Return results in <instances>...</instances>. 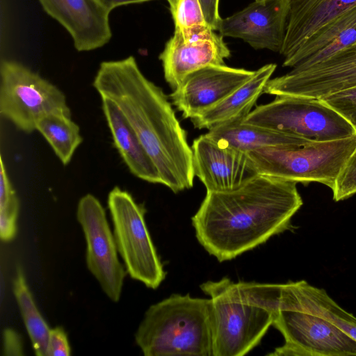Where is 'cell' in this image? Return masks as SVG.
I'll return each mask as SVG.
<instances>
[{"mask_svg": "<svg viewBox=\"0 0 356 356\" xmlns=\"http://www.w3.org/2000/svg\"><path fill=\"white\" fill-rule=\"evenodd\" d=\"M296 184L258 174L235 189L207 191L191 218L198 242L222 262L293 228L302 205Z\"/></svg>", "mask_w": 356, "mask_h": 356, "instance_id": "obj_1", "label": "cell"}, {"mask_svg": "<svg viewBox=\"0 0 356 356\" xmlns=\"http://www.w3.org/2000/svg\"><path fill=\"white\" fill-rule=\"evenodd\" d=\"M92 85L112 100L136 132L155 165L161 184L178 193L193 186V151L172 104L148 79L133 56L103 61Z\"/></svg>", "mask_w": 356, "mask_h": 356, "instance_id": "obj_2", "label": "cell"}, {"mask_svg": "<svg viewBox=\"0 0 356 356\" xmlns=\"http://www.w3.org/2000/svg\"><path fill=\"white\" fill-rule=\"evenodd\" d=\"M211 300L172 294L151 305L136 333L145 356H212Z\"/></svg>", "mask_w": 356, "mask_h": 356, "instance_id": "obj_3", "label": "cell"}, {"mask_svg": "<svg viewBox=\"0 0 356 356\" xmlns=\"http://www.w3.org/2000/svg\"><path fill=\"white\" fill-rule=\"evenodd\" d=\"M200 287L211 300L212 356H242L260 343L273 311L255 300L243 282L223 277Z\"/></svg>", "mask_w": 356, "mask_h": 356, "instance_id": "obj_4", "label": "cell"}, {"mask_svg": "<svg viewBox=\"0 0 356 356\" xmlns=\"http://www.w3.org/2000/svg\"><path fill=\"white\" fill-rule=\"evenodd\" d=\"M356 148V135L308 145L248 152L258 174L295 183L316 182L331 189Z\"/></svg>", "mask_w": 356, "mask_h": 356, "instance_id": "obj_5", "label": "cell"}, {"mask_svg": "<svg viewBox=\"0 0 356 356\" xmlns=\"http://www.w3.org/2000/svg\"><path fill=\"white\" fill-rule=\"evenodd\" d=\"M107 202L118 254L127 273L147 287L157 289L165 272L146 225L145 207L118 186L109 192Z\"/></svg>", "mask_w": 356, "mask_h": 356, "instance_id": "obj_6", "label": "cell"}, {"mask_svg": "<svg viewBox=\"0 0 356 356\" xmlns=\"http://www.w3.org/2000/svg\"><path fill=\"white\" fill-rule=\"evenodd\" d=\"M243 122L296 136L312 142H324L356 135L353 127L319 99L276 96L257 106Z\"/></svg>", "mask_w": 356, "mask_h": 356, "instance_id": "obj_7", "label": "cell"}, {"mask_svg": "<svg viewBox=\"0 0 356 356\" xmlns=\"http://www.w3.org/2000/svg\"><path fill=\"white\" fill-rule=\"evenodd\" d=\"M0 75V113L20 131H35L38 122L49 114L71 115L63 92L23 64L3 60Z\"/></svg>", "mask_w": 356, "mask_h": 356, "instance_id": "obj_8", "label": "cell"}, {"mask_svg": "<svg viewBox=\"0 0 356 356\" xmlns=\"http://www.w3.org/2000/svg\"><path fill=\"white\" fill-rule=\"evenodd\" d=\"M272 325L282 333L284 343L268 355H356V340L318 315L277 308L273 312Z\"/></svg>", "mask_w": 356, "mask_h": 356, "instance_id": "obj_9", "label": "cell"}, {"mask_svg": "<svg viewBox=\"0 0 356 356\" xmlns=\"http://www.w3.org/2000/svg\"><path fill=\"white\" fill-rule=\"evenodd\" d=\"M76 218L86 242L88 269L108 298L118 302L127 271L118 259L104 208L95 196L86 194L78 202Z\"/></svg>", "mask_w": 356, "mask_h": 356, "instance_id": "obj_10", "label": "cell"}, {"mask_svg": "<svg viewBox=\"0 0 356 356\" xmlns=\"http://www.w3.org/2000/svg\"><path fill=\"white\" fill-rule=\"evenodd\" d=\"M356 86V43L300 71L270 79L264 92L275 96L320 99Z\"/></svg>", "mask_w": 356, "mask_h": 356, "instance_id": "obj_11", "label": "cell"}, {"mask_svg": "<svg viewBox=\"0 0 356 356\" xmlns=\"http://www.w3.org/2000/svg\"><path fill=\"white\" fill-rule=\"evenodd\" d=\"M290 11L289 0L254 1L243 10L221 18L217 31L239 38L255 49L280 53Z\"/></svg>", "mask_w": 356, "mask_h": 356, "instance_id": "obj_12", "label": "cell"}, {"mask_svg": "<svg viewBox=\"0 0 356 356\" xmlns=\"http://www.w3.org/2000/svg\"><path fill=\"white\" fill-rule=\"evenodd\" d=\"M255 71L211 65L188 74L170 95L184 118L192 119L222 101L248 81Z\"/></svg>", "mask_w": 356, "mask_h": 356, "instance_id": "obj_13", "label": "cell"}, {"mask_svg": "<svg viewBox=\"0 0 356 356\" xmlns=\"http://www.w3.org/2000/svg\"><path fill=\"white\" fill-rule=\"evenodd\" d=\"M191 148L195 177L207 191L233 190L258 175L248 153L218 144L206 134L195 138Z\"/></svg>", "mask_w": 356, "mask_h": 356, "instance_id": "obj_14", "label": "cell"}, {"mask_svg": "<svg viewBox=\"0 0 356 356\" xmlns=\"http://www.w3.org/2000/svg\"><path fill=\"white\" fill-rule=\"evenodd\" d=\"M44 10L70 35L78 51L106 44L112 37L110 13L99 0H38Z\"/></svg>", "mask_w": 356, "mask_h": 356, "instance_id": "obj_15", "label": "cell"}, {"mask_svg": "<svg viewBox=\"0 0 356 356\" xmlns=\"http://www.w3.org/2000/svg\"><path fill=\"white\" fill-rule=\"evenodd\" d=\"M263 293L275 309L302 310L323 317L356 340V317L342 309L323 289L305 280L285 284L262 283Z\"/></svg>", "mask_w": 356, "mask_h": 356, "instance_id": "obj_16", "label": "cell"}, {"mask_svg": "<svg viewBox=\"0 0 356 356\" xmlns=\"http://www.w3.org/2000/svg\"><path fill=\"white\" fill-rule=\"evenodd\" d=\"M220 35L213 40H187L175 30L159 55L164 78L175 89L190 73L211 65H224L230 51Z\"/></svg>", "mask_w": 356, "mask_h": 356, "instance_id": "obj_17", "label": "cell"}, {"mask_svg": "<svg viewBox=\"0 0 356 356\" xmlns=\"http://www.w3.org/2000/svg\"><path fill=\"white\" fill-rule=\"evenodd\" d=\"M290 11L280 54L292 55L309 37L356 7V0H289Z\"/></svg>", "mask_w": 356, "mask_h": 356, "instance_id": "obj_18", "label": "cell"}, {"mask_svg": "<svg viewBox=\"0 0 356 356\" xmlns=\"http://www.w3.org/2000/svg\"><path fill=\"white\" fill-rule=\"evenodd\" d=\"M356 43V7L339 15L309 37L283 66L300 71Z\"/></svg>", "mask_w": 356, "mask_h": 356, "instance_id": "obj_19", "label": "cell"}, {"mask_svg": "<svg viewBox=\"0 0 356 356\" xmlns=\"http://www.w3.org/2000/svg\"><path fill=\"white\" fill-rule=\"evenodd\" d=\"M101 99L113 143L131 173L143 181L161 184L155 165L120 110L110 99Z\"/></svg>", "mask_w": 356, "mask_h": 356, "instance_id": "obj_20", "label": "cell"}, {"mask_svg": "<svg viewBox=\"0 0 356 356\" xmlns=\"http://www.w3.org/2000/svg\"><path fill=\"white\" fill-rule=\"evenodd\" d=\"M235 119L210 129L206 134L222 145L249 152L250 151L280 147H293L312 143L305 138L243 122Z\"/></svg>", "mask_w": 356, "mask_h": 356, "instance_id": "obj_21", "label": "cell"}, {"mask_svg": "<svg viewBox=\"0 0 356 356\" xmlns=\"http://www.w3.org/2000/svg\"><path fill=\"white\" fill-rule=\"evenodd\" d=\"M277 65H265L255 70L254 75L222 101L191 122L195 128L210 129L217 125L235 119L245 118L252 111L259 97L275 72Z\"/></svg>", "mask_w": 356, "mask_h": 356, "instance_id": "obj_22", "label": "cell"}, {"mask_svg": "<svg viewBox=\"0 0 356 356\" xmlns=\"http://www.w3.org/2000/svg\"><path fill=\"white\" fill-rule=\"evenodd\" d=\"M13 291L33 349L37 356H46L50 329L37 307L22 268L16 267Z\"/></svg>", "mask_w": 356, "mask_h": 356, "instance_id": "obj_23", "label": "cell"}, {"mask_svg": "<svg viewBox=\"0 0 356 356\" xmlns=\"http://www.w3.org/2000/svg\"><path fill=\"white\" fill-rule=\"evenodd\" d=\"M36 130L44 138L64 165H67L83 141L79 125L71 115L52 113L42 118Z\"/></svg>", "mask_w": 356, "mask_h": 356, "instance_id": "obj_24", "label": "cell"}, {"mask_svg": "<svg viewBox=\"0 0 356 356\" xmlns=\"http://www.w3.org/2000/svg\"><path fill=\"white\" fill-rule=\"evenodd\" d=\"M175 28L207 24L199 0H167Z\"/></svg>", "mask_w": 356, "mask_h": 356, "instance_id": "obj_25", "label": "cell"}, {"mask_svg": "<svg viewBox=\"0 0 356 356\" xmlns=\"http://www.w3.org/2000/svg\"><path fill=\"white\" fill-rule=\"evenodd\" d=\"M319 99L342 116L356 134V86L331 93Z\"/></svg>", "mask_w": 356, "mask_h": 356, "instance_id": "obj_26", "label": "cell"}, {"mask_svg": "<svg viewBox=\"0 0 356 356\" xmlns=\"http://www.w3.org/2000/svg\"><path fill=\"white\" fill-rule=\"evenodd\" d=\"M332 191L333 200L336 202L356 194V148L339 175Z\"/></svg>", "mask_w": 356, "mask_h": 356, "instance_id": "obj_27", "label": "cell"}, {"mask_svg": "<svg viewBox=\"0 0 356 356\" xmlns=\"http://www.w3.org/2000/svg\"><path fill=\"white\" fill-rule=\"evenodd\" d=\"M71 348L67 335L62 327L50 329L46 356H70Z\"/></svg>", "mask_w": 356, "mask_h": 356, "instance_id": "obj_28", "label": "cell"}, {"mask_svg": "<svg viewBox=\"0 0 356 356\" xmlns=\"http://www.w3.org/2000/svg\"><path fill=\"white\" fill-rule=\"evenodd\" d=\"M3 350L4 355H22V345L19 334L13 330L6 328L3 332Z\"/></svg>", "mask_w": 356, "mask_h": 356, "instance_id": "obj_29", "label": "cell"}, {"mask_svg": "<svg viewBox=\"0 0 356 356\" xmlns=\"http://www.w3.org/2000/svg\"><path fill=\"white\" fill-rule=\"evenodd\" d=\"M207 24L217 31L221 19L219 15V0H199Z\"/></svg>", "mask_w": 356, "mask_h": 356, "instance_id": "obj_30", "label": "cell"}, {"mask_svg": "<svg viewBox=\"0 0 356 356\" xmlns=\"http://www.w3.org/2000/svg\"><path fill=\"white\" fill-rule=\"evenodd\" d=\"M99 2L109 11L114 8L131 3L146 2L153 0H99Z\"/></svg>", "mask_w": 356, "mask_h": 356, "instance_id": "obj_31", "label": "cell"}, {"mask_svg": "<svg viewBox=\"0 0 356 356\" xmlns=\"http://www.w3.org/2000/svg\"><path fill=\"white\" fill-rule=\"evenodd\" d=\"M255 1H260V0H255Z\"/></svg>", "mask_w": 356, "mask_h": 356, "instance_id": "obj_32", "label": "cell"}]
</instances>
